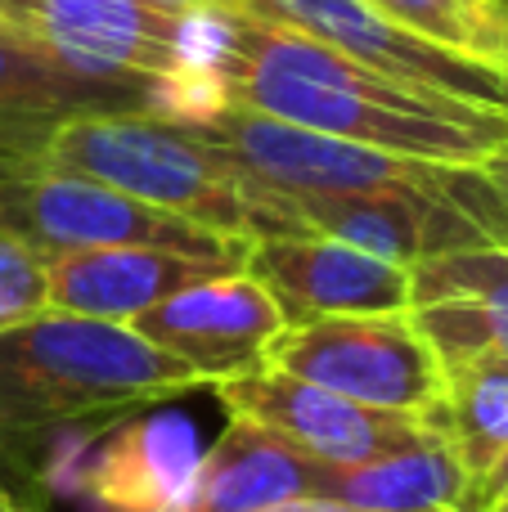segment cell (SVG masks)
<instances>
[{
  "mask_svg": "<svg viewBox=\"0 0 508 512\" xmlns=\"http://www.w3.org/2000/svg\"><path fill=\"white\" fill-rule=\"evenodd\" d=\"M212 77L234 108L396 158L486 167L508 149V113L500 108L423 95L293 27L257 18H216Z\"/></svg>",
  "mask_w": 508,
  "mask_h": 512,
  "instance_id": "obj_1",
  "label": "cell"
},
{
  "mask_svg": "<svg viewBox=\"0 0 508 512\" xmlns=\"http://www.w3.org/2000/svg\"><path fill=\"white\" fill-rule=\"evenodd\" d=\"M212 382L144 342L131 324L41 310L0 333V432L27 436L68 423L149 414Z\"/></svg>",
  "mask_w": 508,
  "mask_h": 512,
  "instance_id": "obj_2",
  "label": "cell"
},
{
  "mask_svg": "<svg viewBox=\"0 0 508 512\" xmlns=\"http://www.w3.org/2000/svg\"><path fill=\"white\" fill-rule=\"evenodd\" d=\"M14 158L45 162L54 171L90 176L126 198L194 221L230 239L306 234L284 212L275 189L252 185L221 153L180 122L149 113H81L45 126L41 140Z\"/></svg>",
  "mask_w": 508,
  "mask_h": 512,
  "instance_id": "obj_3",
  "label": "cell"
},
{
  "mask_svg": "<svg viewBox=\"0 0 508 512\" xmlns=\"http://www.w3.org/2000/svg\"><path fill=\"white\" fill-rule=\"evenodd\" d=\"M0 23L72 77L171 90V122L225 104L212 77L216 18L207 14H176L158 0H0Z\"/></svg>",
  "mask_w": 508,
  "mask_h": 512,
  "instance_id": "obj_4",
  "label": "cell"
},
{
  "mask_svg": "<svg viewBox=\"0 0 508 512\" xmlns=\"http://www.w3.org/2000/svg\"><path fill=\"white\" fill-rule=\"evenodd\" d=\"M180 126L212 144L252 185L275 194H437L504 230L482 167H441V162L360 149L351 140H333L234 104H221Z\"/></svg>",
  "mask_w": 508,
  "mask_h": 512,
  "instance_id": "obj_5",
  "label": "cell"
},
{
  "mask_svg": "<svg viewBox=\"0 0 508 512\" xmlns=\"http://www.w3.org/2000/svg\"><path fill=\"white\" fill-rule=\"evenodd\" d=\"M0 234L36 261L99 248H162L198 261L248 265V239L203 230L171 212L126 198L90 176L0 153Z\"/></svg>",
  "mask_w": 508,
  "mask_h": 512,
  "instance_id": "obj_6",
  "label": "cell"
},
{
  "mask_svg": "<svg viewBox=\"0 0 508 512\" xmlns=\"http://www.w3.org/2000/svg\"><path fill=\"white\" fill-rule=\"evenodd\" d=\"M261 364L306 378L369 409L432 418L446 391L441 355L401 315H338L302 328H279Z\"/></svg>",
  "mask_w": 508,
  "mask_h": 512,
  "instance_id": "obj_7",
  "label": "cell"
},
{
  "mask_svg": "<svg viewBox=\"0 0 508 512\" xmlns=\"http://www.w3.org/2000/svg\"><path fill=\"white\" fill-rule=\"evenodd\" d=\"M257 23L293 27L329 50L347 54L351 63L392 77L423 95H450L464 104L500 108L508 113V68L504 63H482L468 54L441 50L423 36L405 32L401 23L383 18L365 0H252Z\"/></svg>",
  "mask_w": 508,
  "mask_h": 512,
  "instance_id": "obj_8",
  "label": "cell"
},
{
  "mask_svg": "<svg viewBox=\"0 0 508 512\" xmlns=\"http://www.w3.org/2000/svg\"><path fill=\"white\" fill-rule=\"evenodd\" d=\"M212 391L230 409V418H252V423L270 427L288 445H297L302 454L329 463V468H356L369 459L419 450L423 441L437 436L432 418L356 405V400L333 396V391L293 378L284 369H270V364L221 378Z\"/></svg>",
  "mask_w": 508,
  "mask_h": 512,
  "instance_id": "obj_9",
  "label": "cell"
},
{
  "mask_svg": "<svg viewBox=\"0 0 508 512\" xmlns=\"http://www.w3.org/2000/svg\"><path fill=\"white\" fill-rule=\"evenodd\" d=\"M243 270L270 292L284 328L338 315H401L410 310V265L383 261L324 234H270L248 243Z\"/></svg>",
  "mask_w": 508,
  "mask_h": 512,
  "instance_id": "obj_10",
  "label": "cell"
},
{
  "mask_svg": "<svg viewBox=\"0 0 508 512\" xmlns=\"http://www.w3.org/2000/svg\"><path fill=\"white\" fill-rule=\"evenodd\" d=\"M131 328L158 351L198 369L216 387L221 378L257 369L266 346L284 328V315L270 301V292L248 270H239L216 274V279H203L158 301L153 310L135 315Z\"/></svg>",
  "mask_w": 508,
  "mask_h": 512,
  "instance_id": "obj_11",
  "label": "cell"
},
{
  "mask_svg": "<svg viewBox=\"0 0 508 512\" xmlns=\"http://www.w3.org/2000/svg\"><path fill=\"white\" fill-rule=\"evenodd\" d=\"M306 234L351 243L396 265H419L432 256L508 243L486 216L437 194H284Z\"/></svg>",
  "mask_w": 508,
  "mask_h": 512,
  "instance_id": "obj_12",
  "label": "cell"
},
{
  "mask_svg": "<svg viewBox=\"0 0 508 512\" xmlns=\"http://www.w3.org/2000/svg\"><path fill=\"white\" fill-rule=\"evenodd\" d=\"M410 319L441 364H508V243L410 265Z\"/></svg>",
  "mask_w": 508,
  "mask_h": 512,
  "instance_id": "obj_13",
  "label": "cell"
},
{
  "mask_svg": "<svg viewBox=\"0 0 508 512\" xmlns=\"http://www.w3.org/2000/svg\"><path fill=\"white\" fill-rule=\"evenodd\" d=\"M243 265L198 261V256L162 252V248H99L68 252L45 261V301L63 315H90L131 324L135 315L153 310L158 301L194 288L216 274H239Z\"/></svg>",
  "mask_w": 508,
  "mask_h": 512,
  "instance_id": "obj_14",
  "label": "cell"
},
{
  "mask_svg": "<svg viewBox=\"0 0 508 512\" xmlns=\"http://www.w3.org/2000/svg\"><path fill=\"white\" fill-rule=\"evenodd\" d=\"M81 113H149L171 122L176 95L72 77L0 23V153H27L45 126Z\"/></svg>",
  "mask_w": 508,
  "mask_h": 512,
  "instance_id": "obj_15",
  "label": "cell"
},
{
  "mask_svg": "<svg viewBox=\"0 0 508 512\" xmlns=\"http://www.w3.org/2000/svg\"><path fill=\"white\" fill-rule=\"evenodd\" d=\"M203 450L180 414H135L90 459L81 490L99 512H180Z\"/></svg>",
  "mask_w": 508,
  "mask_h": 512,
  "instance_id": "obj_16",
  "label": "cell"
},
{
  "mask_svg": "<svg viewBox=\"0 0 508 512\" xmlns=\"http://www.w3.org/2000/svg\"><path fill=\"white\" fill-rule=\"evenodd\" d=\"M324 463L288 445L279 432L230 418L216 445L203 454L180 512H261L293 499H320Z\"/></svg>",
  "mask_w": 508,
  "mask_h": 512,
  "instance_id": "obj_17",
  "label": "cell"
},
{
  "mask_svg": "<svg viewBox=\"0 0 508 512\" xmlns=\"http://www.w3.org/2000/svg\"><path fill=\"white\" fill-rule=\"evenodd\" d=\"M320 499H338V504L365 512H464L468 477L437 432L419 450L369 459L356 468L324 463Z\"/></svg>",
  "mask_w": 508,
  "mask_h": 512,
  "instance_id": "obj_18",
  "label": "cell"
},
{
  "mask_svg": "<svg viewBox=\"0 0 508 512\" xmlns=\"http://www.w3.org/2000/svg\"><path fill=\"white\" fill-rule=\"evenodd\" d=\"M441 369H446V391L432 414V427L450 445L473 490L508 454V364L455 360Z\"/></svg>",
  "mask_w": 508,
  "mask_h": 512,
  "instance_id": "obj_19",
  "label": "cell"
},
{
  "mask_svg": "<svg viewBox=\"0 0 508 512\" xmlns=\"http://www.w3.org/2000/svg\"><path fill=\"white\" fill-rule=\"evenodd\" d=\"M365 5L441 50L508 68V9L495 0H365Z\"/></svg>",
  "mask_w": 508,
  "mask_h": 512,
  "instance_id": "obj_20",
  "label": "cell"
},
{
  "mask_svg": "<svg viewBox=\"0 0 508 512\" xmlns=\"http://www.w3.org/2000/svg\"><path fill=\"white\" fill-rule=\"evenodd\" d=\"M50 310L45 301V261H36L23 243L0 234V333L23 319Z\"/></svg>",
  "mask_w": 508,
  "mask_h": 512,
  "instance_id": "obj_21",
  "label": "cell"
},
{
  "mask_svg": "<svg viewBox=\"0 0 508 512\" xmlns=\"http://www.w3.org/2000/svg\"><path fill=\"white\" fill-rule=\"evenodd\" d=\"M464 512H508V454L491 477H482L464 499Z\"/></svg>",
  "mask_w": 508,
  "mask_h": 512,
  "instance_id": "obj_22",
  "label": "cell"
},
{
  "mask_svg": "<svg viewBox=\"0 0 508 512\" xmlns=\"http://www.w3.org/2000/svg\"><path fill=\"white\" fill-rule=\"evenodd\" d=\"M162 9L176 14H207V18H248L252 0H158Z\"/></svg>",
  "mask_w": 508,
  "mask_h": 512,
  "instance_id": "obj_23",
  "label": "cell"
},
{
  "mask_svg": "<svg viewBox=\"0 0 508 512\" xmlns=\"http://www.w3.org/2000/svg\"><path fill=\"white\" fill-rule=\"evenodd\" d=\"M482 171H486V185H491V198H495V207H500V221H504V234H508V149L495 153Z\"/></svg>",
  "mask_w": 508,
  "mask_h": 512,
  "instance_id": "obj_24",
  "label": "cell"
},
{
  "mask_svg": "<svg viewBox=\"0 0 508 512\" xmlns=\"http://www.w3.org/2000/svg\"><path fill=\"white\" fill-rule=\"evenodd\" d=\"M261 512H365V508H347V504H338V499H293V504H275Z\"/></svg>",
  "mask_w": 508,
  "mask_h": 512,
  "instance_id": "obj_25",
  "label": "cell"
},
{
  "mask_svg": "<svg viewBox=\"0 0 508 512\" xmlns=\"http://www.w3.org/2000/svg\"><path fill=\"white\" fill-rule=\"evenodd\" d=\"M0 512H18V508H14V495H9L5 481H0Z\"/></svg>",
  "mask_w": 508,
  "mask_h": 512,
  "instance_id": "obj_26",
  "label": "cell"
},
{
  "mask_svg": "<svg viewBox=\"0 0 508 512\" xmlns=\"http://www.w3.org/2000/svg\"><path fill=\"white\" fill-rule=\"evenodd\" d=\"M495 5H500V9H508V0H495Z\"/></svg>",
  "mask_w": 508,
  "mask_h": 512,
  "instance_id": "obj_27",
  "label": "cell"
}]
</instances>
